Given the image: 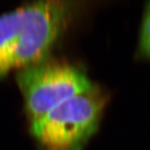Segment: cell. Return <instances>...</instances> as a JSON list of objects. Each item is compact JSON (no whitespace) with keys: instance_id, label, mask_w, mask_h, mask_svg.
Here are the masks:
<instances>
[{"instance_id":"4","label":"cell","mask_w":150,"mask_h":150,"mask_svg":"<svg viewBox=\"0 0 150 150\" xmlns=\"http://www.w3.org/2000/svg\"><path fill=\"white\" fill-rule=\"evenodd\" d=\"M140 48L145 55L150 57V4L147 7V10L145 13L144 18L142 25Z\"/></svg>"},{"instance_id":"2","label":"cell","mask_w":150,"mask_h":150,"mask_svg":"<svg viewBox=\"0 0 150 150\" xmlns=\"http://www.w3.org/2000/svg\"><path fill=\"white\" fill-rule=\"evenodd\" d=\"M107 98L98 88L77 94L31 123L43 150H83L94 134Z\"/></svg>"},{"instance_id":"3","label":"cell","mask_w":150,"mask_h":150,"mask_svg":"<svg viewBox=\"0 0 150 150\" xmlns=\"http://www.w3.org/2000/svg\"><path fill=\"white\" fill-rule=\"evenodd\" d=\"M16 81L30 123L66 99L94 88L74 66L47 59L18 70Z\"/></svg>"},{"instance_id":"1","label":"cell","mask_w":150,"mask_h":150,"mask_svg":"<svg viewBox=\"0 0 150 150\" xmlns=\"http://www.w3.org/2000/svg\"><path fill=\"white\" fill-rule=\"evenodd\" d=\"M75 8L73 2L43 1L0 15V78L46 59Z\"/></svg>"}]
</instances>
